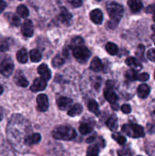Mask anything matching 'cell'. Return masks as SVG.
<instances>
[{"instance_id": "cell-1", "label": "cell", "mask_w": 155, "mask_h": 156, "mask_svg": "<svg viewBox=\"0 0 155 156\" xmlns=\"http://www.w3.org/2000/svg\"><path fill=\"white\" fill-rule=\"evenodd\" d=\"M52 136L56 140H71L77 136L75 130L68 125H61L54 128L52 132Z\"/></svg>"}, {"instance_id": "cell-2", "label": "cell", "mask_w": 155, "mask_h": 156, "mask_svg": "<svg viewBox=\"0 0 155 156\" xmlns=\"http://www.w3.org/2000/svg\"><path fill=\"white\" fill-rule=\"evenodd\" d=\"M106 10L110 17L111 20L118 23L122 18L124 13V9L122 5L118 4L115 2H109L106 4Z\"/></svg>"}, {"instance_id": "cell-3", "label": "cell", "mask_w": 155, "mask_h": 156, "mask_svg": "<svg viewBox=\"0 0 155 156\" xmlns=\"http://www.w3.org/2000/svg\"><path fill=\"white\" fill-rule=\"evenodd\" d=\"M122 131L132 138H140L144 136V130L142 126L138 124H124L122 127Z\"/></svg>"}, {"instance_id": "cell-4", "label": "cell", "mask_w": 155, "mask_h": 156, "mask_svg": "<svg viewBox=\"0 0 155 156\" xmlns=\"http://www.w3.org/2000/svg\"><path fill=\"white\" fill-rule=\"evenodd\" d=\"M72 53L76 60L81 63L86 62L91 56L90 50L83 45L74 47L72 50Z\"/></svg>"}, {"instance_id": "cell-5", "label": "cell", "mask_w": 155, "mask_h": 156, "mask_svg": "<svg viewBox=\"0 0 155 156\" xmlns=\"http://www.w3.org/2000/svg\"><path fill=\"white\" fill-rule=\"evenodd\" d=\"M14 63L11 59H5L0 64V73L5 77H9L14 71Z\"/></svg>"}, {"instance_id": "cell-6", "label": "cell", "mask_w": 155, "mask_h": 156, "mask_svg": "<svg viewBox=\"0 0 155 156\" xmlns=\"http://www.w3.org/2000/svg\"><path fill=\"white\" fill-rule=\"evenodd\" d=\"M36 104H37V110L41 112H45L48 110L49 100L48 97L46 94H39L36 98Z\"/></svg>"}, {"instance_id": "cell-7", "label": "cell", "mask_w": 155, "mask_h": 156, "mask_svg": "<svg viewBox=\"0 0 155 156\" xmlns=\"http://www.w3.org/2000/svg\"><path fill=\"white\" fill-rule=\"evenodd\" d=\"M47 85L46 80L41 78H36L34 81H33V84L30 86V90L33 92H36V91H43L46 88Z\"/></svg>"}, {"instance_id": "cell-8", "label": "cell", "mask_w": 155, "mask_h": 156, "mask_svg": "<svg viewBox=\"0 0 155 156\" xmlns=\"http://www.w3.org/2000/svg\"><path fill=\"white\" fill-rule=\"evenodd\" d=\"M21 33L26 37H30L33 34V23L30 20H25L21 26Z\"/></svg>"}, {"instance_id": "cell-9", "label": "cell", "mask_w": 155, "mask_h": 156, "mask_svg": "<svg viewBox=\"0 0 155 156\" xmlns=\"http://www.w3.org/2000/svg\"><path fill=\"white\" fill-rule=\"evenodd\" d=\"M72 103V99L68 97H64L60 96L56 99V104H57L58 108L62 111L66 110Z\"/></svg>"}, {"instance_id": "cell-10", "label": "cell", "mask_w": 155, "mask_h": 156, "mask_svg": "<svg viewBox=\"0 0 155 156\" xmlns=\"http://www.w3.org/2000/svg\"><path fill=\"white\" fill-rule=\"evenodd\" d=\"M71 19H72V15L67 10V9H65V7H62L61 9L60 14H59V20H60L61 22L66 24V25H68L71 23Z\"/></svg>"}, {"instance_id": "cell-11", "label": "cell", "mask_w": 155, "mask_h": 156, "mask_svg": "<svg viewBox=\"0 0 155 156\" xmlns=\"http://www.w3.org/2000/svg\"><path fill=\"white\" fill-rule=\"evenodd\" d=\"M90 18L96 24H100L103 20V12L100 9H94L90 13Z\"/></svg>"}, {"instance_id": "cell-12", "label": "cell", "mask_w": 155, "mask_h": 156, "mask_svg": "<svg viewBox=\"0 0 155 156\" xmlns=\"http://www.w3.org/2000/svg\"><path fill=\"white\" fill-rule=\"evenodd\" d=\"M37 72L40 76L45 80L48 81L51 79V72L45 63H43L39 66V67L37 68Z\"/></svg>"}, {"instance_id": "cell-13", "label": "cell", "mask_w": 155, "mask_h": 156, "mask_svg": "<svg viewBox=\"0 0 155 156\" xmlns=\"http://www.w3.org/2000/svg\"><path fill=\"white\" fill-rule=\"evenodd\" d=\"M41 140V136L39 133H33L28 135L24 139V145L25 146H32L37 144Z\"/></svg>"}, {"instance_id": "cell-14", "label": "cell", "mask_w": 155, "mask_h": 156, "mask_svg": "<svg viewBox=\"0 0 155 156\" xmlns=\"http://www.w3.org/2000/svg\"><path fill=\"white\" fill-rule=\"evenodd\" d=\"M104 96L106 100L111 104L115 103L118 101V96L112 91V88L110 87H106L104 91Z\"/></svg>"}, {"instance_id": "cell-15", "label": "cell", "mask_w": 155, "mask_h": 156, "mask_svg": "<svg viewBox=\"0 0 155 156\" xmlns=\"http://www.w3.org/2000/svg\"><path fill=\"white\" fill-rule=\"evenodd\" d=\"M126 63L131 68V69L134 70L135 72H138L142 69V66L138 61V59H136L134 57H129L126 59Z\"/></svg>"}, {"instance_id": "cell-16", "label": "cell", "mask_w": 155, "mask_h": 156, "mask_svg": "<svg viewBox=\"0 0 155 156\" xmlns=\"http://www.w3.org/2000/svg\"><path fill=\"white\" fill-rule=\"evenodd\" d=\"M150 88L148 85H146V84H142V85L138 86V89H137V94L140 98L144 99L150 94Z\"/></svg>"}, {"instance_id": "cell-17", "label": "cell", "mask_w": 155, "mask_h": 156, "mask_svg": "<svg viewBox=\"0 0 155 156\" xmlns=\"http://www.w3.org/2000/svg\"><path fill=\"white\" fill-rule=\"evenodd\" d=\"M14 82H15L17 85L20 87H27V85H29L28 81L26 79V78L24 77V75L21 74V72L16 73V75L15 76V78H14Z\"/></svg>"}, {"instance_id": "cell-18", "label": "cell", "mask_w": 155, "mask_h": 156, "mask_svg": "<svg viewBox=\"0 0 155 156\" xmlns=\"http://www.w3.org/2000/svg\"><path fill=\"white\" fill-rule=\"evenodd\" d=\"M128 5L130 8L131 11L134 13L140 12L143 7L141 0H128Z\"/></svg>"}, {"instance_id": "cell-19", "label": "cell", "mask_w": 155, "mask_h": 156, "mask_svg": "<svg viewBox=\"0 0 155 156\" xmlns=\"http://www.w3.org/2000/svg\"><path fill=\"white\" fill-rule=\"evenodd\" d=\"M90 68L91 70H93L94 72L96 73H99V72L102 71L103 66V63H102L101 60L99 59L98 57H94L92 59L91 62V65H90Z\"/></svg>"}, {"instance_id": "cell-20", "label": "cell", "mask_w": 155, "mask_h": 156, "mask_svg": "<svg viewBox=\"0 0 155 156\" xmlns=\"http://www.w3.org/2000/svg\"><path fill=\"white\" fill-rule=\"evenodd\" d=\"M83 111V107L80 104H75L70 108L68 111V115L70 117H75L80 115Z\"/></svg>"}, {"instance_id": "cell-21", "label": "cell", "mask_w": 155, "mask_h": 156, "mask_svg": "<svg viewBox=\"0 0 155 156\" xmlns=\"http://www.w3.org/2000/svg\"><path fill=\"white\" fill-rule=\"evenodd\" d=\"M106 124L110 130H116L117 128H118V119H117L116 116L114 115V114L111 115L109 118L106 120Z\"/></svg>"}, {"instance_id": "cell-22", "label": "cell", "mask_w": 155, "mask_h": 156, "mask_svg": "<svg viewBox=\"0 0 155 156\" xmlns=\"http://www.w3.org/2000/svg\"><path fill=\"white\" fill-rule=\"evenodd\" d=\"M16 57L19 62H21V63H26L27 62V59H28V53H27V50L22 48L20 50H18L17 52Z\"/></svg>"}, {"instance_id": "cell-23", "label": "cell", "mask_w": 155, "mask_h": 156, "mask_svg": "<svg viewBox=\"0 0 155 156\" xmlns=\"http://www.w3.org/2000/svg\"><path fill=\"white\" fill-rule=\"evenodd\" d=\"M93 129H94V127L91 123L83 122L79 126V132L81 135H87V134L91 133L93 131Z\"/></svg>"}, {"instance_id": "cell-24", "label": "cell", "mask_w": 155, "mask_h": 156, "mask_svg": "<svg viewBox=\"0 0 155 156\" xmlns=\"http://www.w3.org/2000/svg\"><path fill=\"white\" fill-rule=\"evenodd\" d=\"M6 18H7L8 21H9L12 25L15 26V27H18L21 24V19L17 16L16 15L13 13H7L6 14Z\"/></svg>"}, {"instance_id": "cell-25", "label": "cell", "mask_w": 155, "mask_h": 156, "mask_svg": "<svg viewBox=\"0 0 155 156\" xmlns=\"http://www.w3.org/2000/svg\"><path fill=\"white\" fill-rule=\"evenodd\" d=\"M88 108L91 112L94 113L97 116L100 115V109L97 102L94 100H90L88 103Z\"/></svg>"}, {"instance_id": "cell-26", "label": "cell", "mask_w": 155, "mask_h": 156, "mask_svg": "<svg viewBox=\"0 0 155 156\" xmlns=\"http://www.w3.org/2000/svg\"><path fill=\"white\" fill-rule=\"evenodd\" d=\"M106 50L112 56L116 55L119 52V48L115 44L112 42H108L106 44Z\"/></svg>"}, {"instance_id": "cell-27", "label": "cell", "mask_w": 155, "mask_h": 156, "mask_svg": "<svg viewBox=\"0 0 155 156\" xmlns=\"http://www.w3.org/2000/svg\"><path fill=\"white\" fill-rule=\"evenodd\" d=\"M30 57L32 62H38L40 61L41 59H42V55L40 53L39 50H36V49H33V50H30Z\"/></svg>"}, {"instance_id": "cell-28", "label": "cell", "mask_w": 155, "mask_h": 156, "mask_svg": "<svg viewBox=\"0 0 155 156\" xmlns=\"http://www.w3.org/2000/svg\"><path fill=\"white\" fill-rule=\"evenodd\" d=\"M17 13L22 18H27L29 15V10L24 5H20L17 8Z\"/></svg>"}, {"instance_id": "cell-29", "label": "cell", "mask_w": 155, "mask_h": 156, "mask_svg": "<svg viewBox=\"0 0 155 156\" xmlns=\"http://www.w3.org/2000/svg\"><path fill=\"white\" fill-rule=\"evenodd\" d=\"M112 137L119 145H124L126 143V138L120 133H113L112 135Z\"/></svg>"}, {"instance_id": "cell-30", "label": "cell", "mask_w": 155, "mask_h": 156, "mask_svg": "<svg viewBox=\"0 0 155 156\" xmlns=\"http://www.w3.org/2000/svg\"><path fill=\"white\" fill-rule=\"evenodd\" d=\"M63 63L64 59L59 56H55L53 59V61H52V65H53V66L55 67V68H58V67L62 66L63 65Z\"/></svg>"}, {"instance_id": "cell-31", "label": "cell", "mask_w": 155, "mask_h": 156, "mask_svg": "<svg viewBox=\"0 0 155 156\" xmlns=\"http://www.w3.org/2000/svg\"><path fill=\"white\" fill-rule=\"evenodd\" d=\"M84 44V41L81 37H75L74 38H73L72 41L71 42V46L73 47V49L76 47H78V46H81Z\"/></svg>"}, {"instance_id": "cell-32", "label": "cell", "mask_w": 155, "mask_h": 156, "mask_svg": "<svg viewBox=\"0 0 155 156\" xmlns=\"http://www.w3.org/2000/svg\"><path fill=\"white\" fill-rule=\"evenodd\" d=\"M144 47L142 45V44H140L138 47V49H137L136 51V56H138V58L141 60L144 61Z\"/></svg>"}, {"instance_id": "cell-33", "label": "cell", "mask_w": 155, "mask_h": 156, "mask_svg": "<svg viewBox=\"0 0 155 156\" xmlns=\"http://www.w3.org/2000/svg\"><path fill=\"white\" fill-rule=\"evenodd\" d=\"M137 74H138V73L135 71H134V70H128L126 73V79H129V81H135L136 80Z\"/></svg>"}, {"instance_id": "cell-34", "label": "cell", "mask_w": 155, "mask_h": 156, "mask_svg": "<svg viewBox=\"0 0 155 156\" xmlns=\"http://www.w3.org/2000/svg\"><path fill=\"white\" fill-rule=\"evenodd\" d=\"M118 156H132V152L129 148H123L118 150Z\"/></svg>"}, {"instance_id": "cell-35", "label": "cell", "mask_w": 155, "mask_h": 156, "mask_svg": "<svg viewBox=\"0 0 155 156\" xmlns=\"http://www.w3.org/2000/svg\"><path fill=\"white\" fill-rule=\"evenodd\" d=\"M149 79V75L147 73H140V74H137L136 80L140 81V82H145Z\"/></svg>"}, {"instance_id": "cell-36", "label": "cell", "mask_w": 155, "mask_h": 156, "mask_svg": "<svg viewBox=\"0 0 155 156\" xmlns=\"http://www.w3.org/2000/svg\"><path fill=\"white\" fill-rule=\"evenodd\" d=\"M149 111H150V117H151L152 120L155 123V100L151 102V104L150 105V107H149Z\"/></svg>"}, {"instance_id": "cell-37", "label": "cell", "mask_w": 155, "mask_h": 156, "mask_svg": "<svg viewBox=\"0 0 155 156\" xmlns=\"http://www.w3.org/2000/svg\"><path fill=\"white\" fill-rule=\"evenodd\" d=\"M99 148L97 146H91L88 149L87 154H91V155H98Z\"/></svg>"}, {"instance_id": "cell-38", "label": "cell", "mask_w": 155, "mask_h": 156, "mask_svg": "<svg viewBox=\"0 0 155 156\" xmlns=\"http://www.w3.org/2000/svg\"><path fill=\"white\" fill-rule=\"evenodd\" d=\"M147 57L148 58L149 60L152 61V62H155V49H150L147 51Z\"/></svg>"}, {"instance_id": "cell-39", "label": "cell", "mask_w": 155, "mask_h": 156, "mask_svg": "<svg viewBox=\"0 0 155 156\" xmlns=\"http://www.w3.org/2000/svg\"><path fill=\"white\" fill-rule=\"evenodd\" d=\"M82 1H83V0H68V3H69L70 5H71L73 7L75 8L80 7L82 5Z\"/></svg>"}, {"instance_id": "cell-40", "label": "cell", "mask_w": 155, "mask_h": 156, "mask_svg": "<svg viewBox=\"0 0 155 156\" xmlns=\"http://www.w3.org/2000/svg\"><path fill=\"white\" fill-rule=\"evenodd\" d=\"M121 111H122L124 114H129L132 111V108H131L130 105H127V104H125L122 106L121 107Z\"/></svg>"}, {"instance_id": "cell-41", "label": "cell", "mask_w": 155, "mask_h": 156, "mask_svg": "<svg viewBox=\"0 0 155 156\" xmlns=\"http://www.w3.org/2000/svg\"><path fill=\"white\" fill-rule=\"evenodd\" d=\"M9 49V44H8L7 41H3L1 44H0V51L5 52Z\"/></svg>"}, {"instance_id": "cell-42", "label": "cell", "mask_w": 155, "mask_h": 156, "mask_svg": "<svg viewBox=\"0 0 155 156\" xmlns=\"http://www.w3.org/2000/svg\"><path fill=\"white\" fill-rule=\"evenodd\" d=\"M155 12V4L150 5L146 9V12L147 13H153Z\"/></svg>"}, {"instance_id": "cell-43", "label": "cell", "mask_w": 155, "mask_h": 156, "mask_svg": "<svg viewBox=\"0 0 155 156\" xmlns=\"http://www.w3.org/2000/svg\"><path fill=\"white\" fill-rule=\"evenodd\" d=\"M6 8V3L4 0H0V13L3 12L5 10V9Z\"/></svg>"}, {"instance_id": "cell-44", "label": "cell", "mask_w": 155, "mask_h": 156, "mask_svg": "<svg viewBox=\"0 0 155 156\" xmlns=\"http://www.w3.org/2000/svg\"><path fill=\"white\" fill-rule=\"evenodd\" d=\"M95 140H96V136L94 135V136H90L89 138H88V140H87V143H93V142H94Z\"/></svg>"}, {"instance_id": "cell-45", "label": "cell", "mask_w": 155, "mask_h": 156, "mask_svg": "<svg viewBox=\"0 0 155 156\" xmlns=\"http://www.w3.org/2000/svg\"><path fill=\"white\" fill-rule=\"evenodd\" d=\"M152 30H153V35L151 36V39L153 44H155V25H152Z\"/></svg>"}, {"instance_id": "cell-46", "label": "cell", "mask_w": 155, "mask_h": 156, "mask_svg": "<svg viewBox=\"0 0 155 156\" xmlns=\"http://www.w3.org/2000/svg\"><path fill=\"white\" fill-rule=\"evenodd\" d=\"M112 105V109L115 110V111H117V110L119 109V105H116L115 103H113V104H111Z\"/></svg>"}, {"instance_id": "cell-47", "label": "cell", "mask_w": 155, "mask_h": 156, "mask_svg": "<svg viewBox=\"0 0 155 156\" xmlns=\"http://www.w3.org/2000/svg\"><path fill=\"white\" fill-rule=\"evenodd\" d=\"M2 92H3V88L0 85V94H2Z\"/></svg>"}, {"instance_id": "cell-48", "label": "cell", "mask_w": 155, "mask_h": 156, "mask_svg": "<svg viewBox=\"0 0 155 156\" xmlns=\"http://www.w3.org/2000/svg\"><path fill=\"white\" fill-rule=\"evenodd\" d=\"M153 21H154V22H155V12H153Z\"/></svg>"}, {"instance_id": "cell-49", "label": "cell", "mask_w": 155, "mask_h": 156, "mask_svg": "<svg viewBox=\"0 0 155 156\" xmlns=\"http://www.w3.org/2000/svg\"><path fill=\"white\" fill-rule=\"evenodd\" d=\"M87 156H98V155H91V154H88Z\"/></svg>"}, {"instance_id": "cell-50", "label": "cell", "mask_w": 155, "mask_h": 156, "mask_svg": "<svg viewBox=\"0 0 155 156\" xmlns=\"http://www.w3.org/2000/svg\"><path fill=\"white\" fill-rule=\"evenodd\" d=\"M2 120V115H1V114H0V121H1Z\"/></svg>"}, {"instance_id": "cell-51", "label": "cell", "mask_w": 155, "mask_h": 156, "mask_svg": "<svg viewBox=\"0 0 155 156\" xmlns=\"http://www.w3.org/2000/svg\"><path fill=\"white\" fill-rule=\"evenodd\" d=\"M96 1H98L99 2V1H101V0H96Z\"/></svg>"}, {"instance_id": "cell-52", "label": "cell", "mask_w": 155, "mask_h": 156, "mask_svg": "<svg viewBox=\"0 0 155 156\" xmlns=\"http://www.w3.org/2000/svg\"><path fill=\"white\" fill-rule=\"evenodd\" d=\"M154 78H155V73H154Z\"/></svg>"}, {"instance_id": "cell-53", "label": "cell", "mask_w": 155, "mask_h": 156, "mask_svg": "<svg viewBox=\"0 0 155 156\" xmlns=\"http://www.w3.org/2000/svg\"><path fill=\"white\" fill-rule=\"evenodd\" d=\"M138 156H141V155H138Z\"/></svg>"}]
</instances>
